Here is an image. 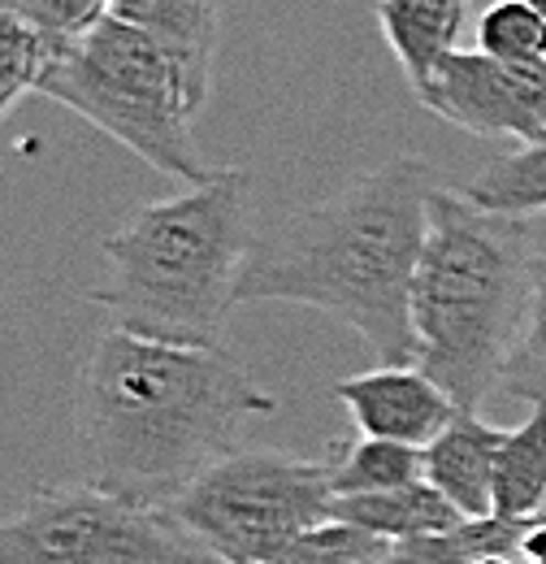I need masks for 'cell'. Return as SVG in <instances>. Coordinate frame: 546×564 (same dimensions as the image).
<instances>
[{"mask_svg":"<svg viewBox=\"0 0 546 564\" xmlns=\"http://www.w3.org/2000/svg\"><path fill=\"white\" fill-rule=\"evenodd\" d=\"M416 100L481 140L534 143L546 135V66H507L478 48H456Z\"/></svg>","mask_w":546,"mask_h":564,"instance_id":"ba28073f","label":"cell"},{"mask_svg":"<svg viewBox=\"0 0 546 564\" xmlns=\"http://www.w3.org/2000/svg\"><path fill=\"white\" fill-rule=\"evenodd\" d=\"M252 239L248 170H212L205 183L135 209L105 239L109 282L87 300L131 335L217 348Z\"/></svg>","mask_w":546,"mask_h":564,"instance_id":"3957f363","label":"cell"},{"mask_svg":"<svg viewBox=\"0 0 546 564\" xmlns=\"http://www.w3.org/2000/svg\"><path fill=\"white\" fill-rule=\"evenodd\" d=\"M48 57H53L48 40L35 26H26L13 9H0V118L13 109L18 96L40 87Z\"/></svg>","mask_w":546,"mask_h":564,"instance_id":"d6986e66","label":"cell"},{"mask_svg":"<svg viewBox=\"0 0 546 564\" xmlns=\"http://www.w3.org/2000/svg\"><path fill=\"white\" fill-rule=\"evenodd\" d=\"M335 400L347 409L360 434L429 447L456 422V400L421 365H378L369 373L335 382Z\"/></svg>","mask_w":546,"mask_h":564,"instance_id":"9c48e42d","label":"cell"},{"mask_svg":"<svg viewBox=\"0 0 546 564\" xmlns=\"http://www.w3.org/2000/svg\"><path fill=\"white\" fill-rule=\"evenodd\" d=\"M499 443V425H490L481 413H456V422L425 447V482L438 487L465 517H490Z\"/></svg>","mask_w":546,"mask_h":564,"instance_id":"8fae6325","label":"cell"},{"mask_svg":"<svg viewBox=\"0 0 546 564\" xmlns=\"http://www.w3.org/2000/svg\"><path fill=\"white\" fill-rule=\"evenodd\" d=\"M438 178L421 156H391L313 209L252 239L239 304L282 300L330 313L382 365H416L412 279Z\"/></svg>","mask_w":546,"mask_h":564,"instance_id":"7a4b0ae2","label":"cell"},{"mask_svg":"<svg viewBox=\"0 0 546 564\" xmlns=\"http://www.w3.org/2000/svg\"><path fill=\"white\" fill-rule=\"evenodd\" d=\"M200 564H221V561H217V556H205V561H200Z\"/></svg>","mask_w":546,"mask_h":564,"instance_id":"d4e9b609","label":"cell"},{"mask_svg":"<svg viewBox=\"0 0 546 564\" xmlns=\"http://www.w3.org/2000/svg\"><path fill=\"white\" fill-rule=\"evenodd\" d=\"M478 53L507 66H546V18L529 0H494L478 13Z\"/></svg>","mask_w":546,"mask_h":564,"instance_id":"e0dca14e","label":"cell"},{"mask_svg":"<svg viewBox=\"0 0 546 564\" xmlns=\"http://www.w3.org/2000/svg\"><path fill=\"white\" fill-rule=\"evenodd\" d=\"M469 22V0H378V26L400 70L421 96L438 66L456 53Z\"/></svg>","mask_w":546,"mask_h":564,"instance_id":"7c38bea8","label":"cell"},{"mask_svg":"<svg viewBox=\"0 0 546 564\" xmlns=\"http://www.w3.org/2000/svg\"><path fill=\"white\" fill-rule=\"evenodd\" d=\"M109 13L152 35L183 74V87L205 109L217 57V0H109Z\"/></svg>","mask_w":546,"mask_h":564,"instance_id":"30bf717a","label":"cell"},{"mask_svg":"<svg viewBox=\"0 0 546 564\" xmlns=\"http://www.w3.org/2000/svg\"><path fill=\"white\" fill-rule=\"evenodd\" d=\"M330 521H347L356 530H369L378 539H391V543H408L421 534H438V530H451L460 521H469L447 495L438 487H429L425 478L408 482L400 491H382V495H335V508H330Z\"/></svg>","mask_w":546,"mask_h":564,"instance_id":"4fadbf2b","label":"cell"},{"mask_svg":"<svg viewBox=\"0 0 546 564\" xmlns=\"http://www.w3.org/2000/svg\"><path fill=\"white\" fill-rule=\"evenodd\" d=\"M546 512V404H534L525 422L503 430L494 456L490 517L529 521Z\"/></svg>","mask_w":546,"mask_h":564,"instance_id":"5bb4252c","label":"cell"},{"mask_svg":"<svg viewBox=\"0 0 546 564\" xmlns=\"http://www.w3.org/2000/svg\"><path fill=\"white\" fill-rule=\"evenodd\" d=\"M481 564H525L521 556H490V561H481Z\"/></svg>","mask_w":546,"mask_h":564,"instance_id":"603a6c76","label":"cell"},{"mask_svg":"<svg viewBox=\"0 0 546 564\" xmlns=\"http://www.w3.org/2000/svg\"><path fill=\"white\" fill-rule=\"evenodd\" d=\"M503 395L525 400L529 409L546 404V252L534 257V291H529V313L516 348L503 369Z\"/></svg>","mask_w":546,"mask_h":564,"instance_id":"ac0fdd59","label":"cell"},{"mask_svg":"<svg viewBox=\"0 0 546 564\" xmlns=\"http://www.w3.org/2000/svg\"><path fill=\"white\" fill-rule=\"evenodd\" d=\"M261 391L221 348H178L109 326L78 387V452L91 487L170 512L248 422L270 417Z\"/></svg>","mask_w":546,"mask_h":564,"instance_id":"6da1fadb","label":"cell"},{"mask_svg":"<svg viewBox=\"0 0 546 564\" xmlns=\"http://www.w3.org/2000/svg\"><path fill=\"white\" fill-rule=\"evenodd\" d=\"M529 4H534V9H538V13L546 18V0H529Z\"/></svg>","mask_w":546,"mask_h":564,"instance_id":"cb8c5ba5","label":"cell"},{"mask_svg":"<svg viewBox=\"0 0 546 564\" xmlns=\"http://www.w3.org/2000/svg\"><path fill=\"white\" fill-rule=\"evenodd\" d=\"M534 257L529 217L485 213L460 187H434L412 279V339L416 365L460 413H478L503 382L529 313Z\"/></svg>","mask_w":546,"mask_h":564,"instance_id":"277c9868","label":"cell"},{"mask_svg":"<svg viewBox=\"0 0 546 564\" xmlns=\"http://www.w3.org/2000/svg\"><path fill=\"white\" fill-rule=\"evenodd\" d=\"M9 4L26 26H35L48 40L53 53L74 44L87 26H96L109 13V0H9Z\"/></svg>","mask_w":546,"mask_h":564,"instance_id":"44dd1931","label":"cell"},{"mask_svg":"<svg viewBox=\"0 0 546 564\" xmlns=\"http://www.w3.org/2000/svg\"><path fill=\"white\" fill-rule=\"evenodd\" d=\"M330 487L335 495H382L400 491L408 482L425 478V447L391 443V438H369L360 434L356 443H330L326 452Z\"/></svg>","mask_w":546,"mask_h":564,"instance_id":"9a60e30c","label":"cell"},{"mask_svg":"<svg viewBox=\"0 0 546 564\" xmlns=\"http://www.w3.org/2000/svg\"><path fill=\"white\" fill-rule=\"evenodd\" d=\"M521 561H525V564H546V512H543V517H529L525 539H521Z\"/></svg>","mask_w":546,"mask_h":564,"instance_id":"7402d4cb","label":"cell"},{"mask_svg":"<svg viewBox=\"0 0 546 564\" xmlns=\"http://www.w3.org/2000/svg\"><path fill=\"white\" fill-rule=\"evenodd\" d=\"M35 91L74 109L174 183L196 187L212 174L192 140L196 105L178 66L152 35L113 13L57 48Z\"/></svg>","mask_w":546,"mask_h":564,"instance_id":"5b68a950","label":"cell"},{"mask_svg":"<svg viewBox=\"0 0 546 564\" xmlns=\"http://www.w3.org/2000/svg\"><path fill=\"white\" fill-rule=\"evenodd\" d=\"M335 487L326 460L282 447H234L170 503V517L221 564H273L326 525Z\"/></svg>","mask_w":546,"mask_h":564,"instance_id":"8992f818","label":"cell"},{"mask_svg":"<svg viewBox=\"0 0 546 564\" xmlns=\"http://www.w3.org/2000/svg\"><path fill=\"white\" fill-rule=\"evenodd\" d=\"M460 192L485 213H507V217L546 213V135L490 156L469 183H460Z\"/></svg>","mask_w":546,"mask_h":564,"instance_id":"2e32d148","label":"cell"},{"mask_svg":"<svg viewBox=\"0 0 546 564\" xmlns=\"http://www.w3.org/2000/svg\"><path fill=\"white\" fill-rule=\"evenodd\" d=\"M205 556L170 512L91 482L44 487L0 521V564H200Z\"/></svg>","mask_w":546,"mask_h":564,"instance_id":"52a82bcc","label":"cell"},{"mask_svg":"<svg viewBox=\"0 0 546 564\" xmlns=\"http://www.w3.org/2000/svg\"><path fill=\"white\" fill-rule=\"evenodd\" d=\"M391 539H378L347 521H326L291 543L273 564H391Z\"/></svg>","mask_w":546,"mask_h":564,"instance_id":"ffe728a7","label":"cell"}]
</instances>
